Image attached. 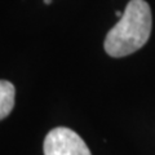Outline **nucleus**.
<instances>
[{"instance_id":"1","label":"nucleus","mask_w":155,"mask_h":155,"mask_svg":"<svg viewBox=\"0 0 155 155\" xmlns=\"http://www.w3.org/2000/svg\"><path fill=\"white\" fill-rule=\"evenodd\" d=\"M151 27L150 5L145 0H130L119 22L106 35V53L115 58L132 54L147 43Z\"/></svg>"},{"instance_id":"2","label":"nucleus","mask_w":155,"mask_h":155,"mask_svg":"<svg viewBox=\"0 0 155 155\" xmlns=\"http://www.w3.org/2000/svg\"><path fill=\"white\" fill-rule=\"evenodd\" d=\"M44 155H92L78 133L66 127L49 130L44 140Z\"/></svg>"},{"instance_id":"3","label":"nucleus","mask_w":155,"mask_h":155,"mask_svg":"<svg viewBox=\"0 0 155 155\" xmlns=\"http://www.w3.org/2000/svg\"><path fill=\"white\" fill-rule=\"evenodd\" d=\"M16 88L8 80H0V120L7 118L14 107Z\"/></svg>"},{"instance_id":"4","label":"nucleus","mask_w":155,"mask_h":155,"mask_svg":"<svg viewBox=\"0 0 155 155\" xmlns=\"http://www.w3.org/2000/svg\"><path fill=\"white\" fill-rule=\"evenodd\" d=\"M115 14H116L118 17H120V18H122V16H123V13H122V12H119V11H116V12H115Z\"/></svg>"},{"instance_id":"5","label":"nucleus","mask_w":155,"mask_h":155,"mask_svg":"<svg viewBox=\"0 0 155 155\" xmlns=\"http://www.w3.org/2000/svg\"><path fill=\"white\" fill-rule=\"evenodd\" d=\"M43 2H44L45 4H51V3H52V0H43Z\"/></svg>"}]
</instances>
